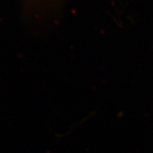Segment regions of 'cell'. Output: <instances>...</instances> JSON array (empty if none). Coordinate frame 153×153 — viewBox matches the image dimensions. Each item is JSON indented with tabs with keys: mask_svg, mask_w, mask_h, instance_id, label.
Masks as SVG:
<instances>
[{
	"mask_svg": "<svg viewBox=\"0 0 153 153\" xmlns=\"http://www.w3.org/2000/svg\"><path fill=\"white\" fill-rule=\"evenodd\" d=\"M33 1H35L37 3V4H44V0H33Z\"/></svg>",
	"mask_w": 153,
	"mask_h": 153,
	"instance_id": "6da1fadb",
	"label": "cell"
}]
</instances>
